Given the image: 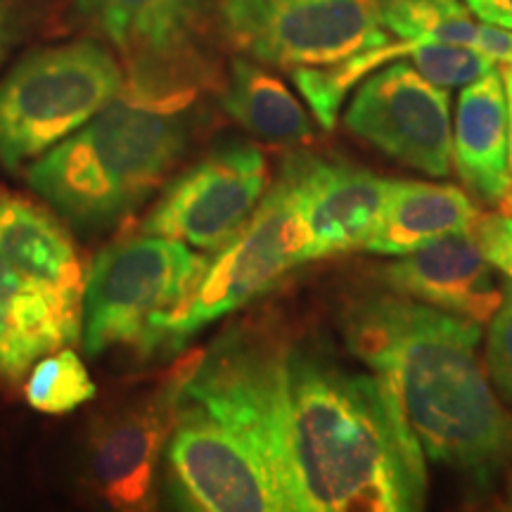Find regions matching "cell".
Instances as JSON below:
<instances>
[{
	"instance_id": "obj_1",
	"label": "cell",
	"mask_w": 512,
	"mask_h": 512,
	"mask_svg": "<svg viewBox=\"0 0 512 512\" xmlns=\"http://www.w3.org/2000/svg\"><path fill=\"white\" fill-rule=\"evenodd\" d=\"M351 354L394 396L427 460L489 486L512 460V415L477 356L482 325L399 292H361L342 313Z\"/></svg>"
},
{
	"instance_id": "obj_2",
	"label": "cell",
	"mask_w": 512,
	"mask_h": 512,
	"mask_svg": "<svg viewBox=\"0 0 512 512\" xmlns=\"http://www.w3.org/2000/svg\"><path fill=\"white\" fill-rule=\"evenodd\" d=\"M292 512H408L427 494L425 453L375 373L280 344Z\"/></svg>"
},
{
	"instance_id": "obj_3",
	"label": "cell",
	"mask_w": 512,
	"mask_h": 512,
	"mask_svg": "<svg viewBox=\"0 0 512 512\" xmlns=\"http://www.w3.org/2000/svg\"><path fill=\"white\" fill-rule=\"evenodd\" d=\"M280 342L268 332H228L166 392V463L185 508L292 512Z\"/></svg>"
},
{
	"instance_id": "obj_4",
	"label": "cell",
	"mask_w": 512,
	"mask_h": 512,
	"mask_svg": "<svg viewBox=\"0 0 512 512\" xmlns=\"http://www.w3.org/2000/svg\"><path fill=\"white\" fill-rule=\"evenodd\" d=\"M188 126L169 100L114 98L29 166V185L83 228L136 211L181 157Z\"/></svg>"
},
{
	"instance_id": "obj_5",
	"label": "cell",
	"mask_w": 512,
	"mask_h": 512,
	"mask_svg": "<svg viewBox=\"0 0 512 512\" xmlns=\"http://www.w3.org/2000/svg\"><path fill=\"white\" fill-rule=\"evenodd\" d=\"M207 256L181 240L143 235L117 242L95 256L83 290V347L91 356L121 344L152 354L188 309Z\"/></svg>"
},
{
	"instance_id": "obj_6",
	"label": "cell",
	"mask_w": 512,
	"mask_h": 512,
	"mask_svg": "<svg viewBox=\"0 0 512 512\" xmlns=\"http://www.w3.org/2000/svg\"><path fill=\"white\" fill-rule=\"evenodd\" d=\"M121 88V67L100 43L72 41L22 57L0 81V162L15 171L46 155Z\"/></svg>"
},
{
	"instance_id": "obj_7",
	"label": "cell",
	"mask_w": 512,
	"mask_h": 512,
	"mask_svg": "<svg viewBox=\"0 0 512 512\" xmlns=\"http://www.w3.org/2000/svg\"><path fill=\"white\" fill-rule=\"evenodd\" d=\"M304 261H313L309 228L292 185L280 176L245 226L209 259L190 306L169 328L164 349L183 347L204 325L242 309Z\"/></svg>"
},
{
	"instance_id": "obj_8",
	"label": "cell",
	"mask_w": 512,
	"mask_h": 512,
	"mask_svg": "<svg viewBox=\"0 0 512 512\" xmlns=\"http://www.w3.org/2000/svg\"><path fill=\"white\" fill-rule=\"evenodd\" d=\"M228 43L273 67H318L389 43L377 0H219Z\"/></svg>"
},
{
	"instance_id": "obj_9",
	"label": "cell",
	"mask_w": 512,
	"mask_h": 512,
	"mask_svg": "<svg viewBox=\"0 0 512 512\" xmlns=\"http://www.w3.org/2000/svg\"><path fill=\"white\" fill-rule=\"evenodd\" d=\"M344 126L422 174L448 176L451 171V98L413 64L396 60L370 74L351 100Z\"/></svg>"
},
{
	"instance_id": "obj_10",
	"label": "cell",
	"mask_w": 512,
	"mask_h": 512,
	"mask_svg": "<svg viewBox=\"0 0 512 512\" xmlns=\"http://www.w3.org/2000/svg\"><path fill=\"white\" fill-rule=\"evenodd\" d=\"M266 185L264 152L252 145L221 147L174 178L143 221V233L207 252L221 249L245 226Z\"/></svg>"
},
{
	"instance_id": "obj_11",
	"label": "cell",
	"mask_w": 512,
	"mask_h": 512,
	"mask_svg": "<svg viewBox=\"0 0 512 512\" xmlns=\"http://www.w3.org/2000/svg\"><path fill=\"white\" fill-rule=\"evenodd\" d=\"M280 176L292 185L309 228L311 259L366 249L387 200L389 181L347 162L294 155Z\"/></svg>"
},
{
	"instance_id": "obj_12",
	"label": "cell",
	"mask_w": 512,
	"mask_h": 512,
	"mask_svg": "<svg viewBox=\"0 0 512 512\" xmlns=\"http://www.w3.org/2000/svg\"><path fill=\"white\" fill-rule=\"evenodd\" d=\"M382 280L403 297L479 325L489 323L503 302L494 264L486 259L472 230L403 254L384 268Z\"/></svg>"
},
{
	"instance_id": "obj_13",
	"label": "cell",
	"mask_w": 512,
	"mask_h": 512,
	"mask_svg": "<svg viewBox=\"0 0 512 512\" xmlns=\"http://www.w3.org/2000/svg\"><path fill=\"white\" fill-rule=\"evenodd\" d=\"M83 304L69 302L0 249V375L19 380L38 358L79 339Z\"/></svg>"
},
{
	"instance_id": "obj_14",
	"label": "cell",
	"mask_w": 512,
	"mask_h": 512,
	"mask_svg": "<svg viewBox=\"0 0 512 512\" xmlns=\"http://www.w3.org/2000/svg\"><path fill=\"white\" fill-rule=\"evenodd\" d=\"M171 432L169 401L131 408L95 434L91 477L98 494L117 510L150 503L159 458Z\"/></svg>"
},
{
	"instance_id": "obj_15",
	"label": "cell",
	"mask_w": 512,
	"mask_h": 512,
	"mask_svg": "<svg viewBox=\"0 0 512 512\" xmlns=\"http://www.w3.org/2000/svg\"><path fill=\"white\" fill-rule=\"evenodd\" d=\"M453 162L479 200L501 204L512 188L508 166V102L503 74L491 69L467 83L458 98Z\"/></svg>"
},
{
	"instance_id": "obj_16",
	"label": "cell",
	"mask_w": 512,
	"mask_h": 512,
	"mask_svg": "<svg viewBox=\"0 0 512 512\" xmlns=\"http://www.w3.org/2000/svg\"><path fill=\"white\" fill-rule=\"evenodd\" d=\"M477 207L456 185L389 181L387 200L366 252L403 256L446 235L470 233Z\"/></svg>"
},
{
	"instance_id": "obj_17",
	"label": "cell",
	"mask_w": 512,
	"mask_h": 512,
	"mask_svg": "<svg viewBox=\"0 0 512 512\" xmlns=\"http://www.w3.org/2000/svg\"><path fill=\"white\" fill-rule=\"evenodd\" d=\"M200 10L202 0H74L79 19L138 62L174 55Z\"/></svg>"
},
{
	"instance_id": "obj_18",
	"label": "cell",
	"mask_w": 512,
	"mask_h": 512,
	"mask_svg": "<svg viewBox=\"0 0 512 512\" xmlns=\"http://www.w3.org/2000/svg\"><path fill=\"white\" fill-rule=\"evenodd\" d=\"M221 107L249 133L271 143L297 145L313 136L302 102L278 76L249 57H235L230 64Z\"/></svg>"
},
{
	"instance_id": "obj_19",
	"label": "cell",
	"mask_w": 512,
	"mask_h": 512,
	"mask_svg": "<svg viewBox=\"0 0 512 512\" xmlns=\"http://www.w3.org/2000/svg\"><path fill=\"white\" fill-rule=\"evenodd\" d=\"M411 50V41L384 43V46L363 50L332 64H318V67H297L292 72V81L297 91L309 105L313 117L323 128L332 131L339 119V107L351 88L356 86L363 76L377 72L384 64L403 60Z\"/></svg>"
},
{
	"instance_id": "obj_20",
	"label": "cell",
	"mask_w": 512,
	"mask_h": 512,
	"mask_svg": "<svg viewBox=\"0 0 512 512\" xmlns=\"http://www.w3.org/2000/svg\"><path fill=\"white\" fill-rule=\"evenodd\" d=\"M384 29L401 41L472 46L477 24L463 0H377Z\"/></svg>"
},
{
	"instance_id": "obj_21",
	"label": "cell",
	"mask_w": 512,
	"mask_h": 512,
	"mask_svg": "<svg viewBox=\"0 0 512 512\" xmlns=\"http://www.w3.org/2000/svg\"><path fill=\"white\" fill-rule=\"evenodd\" d=\"M24 394L34 411L64 415L95 399V384L79 354L60 349L34 363Z\"/></svg>"
},
{
	"instance_id": "obj_22",
	"label": "cell",
	"mask_w": 512,
	"mask_h": 512,
	"mask_svg": "<svg viewBox=\"0 0 512 512\" xmlns=\"http://www.w3.org/2000/svg\"><path fill=\"white\" fill-rule=\"evenodd\" d=\"M406 57L427 81L441 88L467 86L496 69L479 50L458 43H411Z\"/></svg>"
},
{
	"instance_id": "obj_23",
	"label": "cell",
	"mask_w": 512,
	"mask_h": 512,
	"mask_svg": "<svg viewBox=\"0 0 512 512\" xmlns=\"http://www.w3.org/2000/svg\"><path fill=\"white\" fill-rule=\"evenodd\" d=\"M503 302L489 320L486 368L505 399L512 401V280H503Z\"/></svg>"
},
{
	"instance_id": "obj_24",
	"label": "cell",
	"mask_w": 512,
	"mask_h": 512,
	"mask_svg": "<svg viewBox=\"0 0 512 512\" xmlns=\"http://www.w3.org/2000/svg\"><path fill=\"white\" fill-rule=\"evenodd\" d=\"M475 238L494 268L512 280V216L510 214H486L477 219L472 228Z\"/></svg>"
},
{
	"instance_id": "obj_25",
	"label": "cell",
	"mask_w": 512,
	"mask_h": 512,
	"mask_svg": "<svg viewBox=\"0 0 512 512\" xmlns=\"http://www.w3.org/2000/svg\"><path fill=\"white\" fill-rule=\"evenodd\" d=\"M472 48L489 57L494 64H512V29L489 22L479 24Z\"/></svg>"
},
{
	"instance_id": "obj_26",
	"label": "cell",
	"mask_w": 512,
	"mask_h": 512,
	"mask_svg": "<svg viewBox=\"0 0 512 512\" xmlns=\"http://www.w3.org/2000/svg\"><path fill=\"white\" fill-rule=\"evenodd\" d=\"M22 34V17H19L15 0H0V67L8 60Z\"/></svg>"
},
{
	"instance_id": "obj_27",
	"label": "cell",
	"mask_w": 512,
	"mask_h": 512,
	"mask_svg": "<svg viewBox=\"0 0 512 512\" xmlns=\"http://www.w3.org/2000/svg\"><path fill=\"white\" fill-rule=\"evenodd\" d=\"M482 22L512 29V0H463Z\"/></svg>"
},
{
	"instance_id": "obj_28",
	"label": "cell",
	"mask_w": 512,
	"mask_h": 512,
	"mask_svg": "<svg viewBox=\"0 0 512 512\" xmlns=\"http://www.w3.org/2000/svg\"><path fill=\"white\" fill-rule=\"evenodd\" d=\"M501 74L505 86V102H508V166L512 174V67H505Z\"/></svg>"
},
{
	"instance_id": "obj_29",
	"label": "cell",
	"mask_w": 512,
	"mask_h": 512,
	"mask_svg": "<svg viewBox=\"0 0 512 512\" xmlns=\"http://www.w3.org/2000/svg\"><path fill=\"white\" fill-rule=\"evenodd\" d=\"M501 204H503V211H505V214H510V216H512V188L508 190V195L503 197Z\"/></svg>"
}]
</instances>
